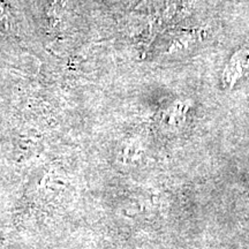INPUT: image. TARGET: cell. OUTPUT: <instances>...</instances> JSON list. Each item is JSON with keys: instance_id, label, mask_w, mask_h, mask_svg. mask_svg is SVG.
<instances>
[{"instance_id": "6da1fadb", "label": "cell", "mask_w": 249, "mask_h": 249, "mask_svg": "<svg viewBox=\"0 0 249 249\" xmlns=\"http://www.w3.org/2000/svg\"><path fill=\"white\" fill-rule=\"evenodd\" d=\"M249 71V48H241L230 57L224 66L222 82L226 88L232 89L239 80Z\"/></svg>"}, {"instance_id": "7a4b0ae2", "label": "cell", "mask_w": 249, "mask_h": 249, "mask_svg": "<svg viewBox=\"0 0 249 249\" xmlns=\"http://www.w3.org/2000/svg\"><path fill=\"white\" fill-rule=\"evenodd\" d=\"M203 31L197 29H186L177 31L171 38L167 48V54H178L181 52H186L192 46H194L198 40L202 39Z\"/></svg>"}, {"instance_id": "3957f363", "label": "cell", "mask_w": 249, "mask_h": 249, "mask_svg": "<svg viewBox=\"0 0 249 249\" xmlns=\"http://www.w3.org/2000/svg\"><path fill=\"white\" fill-rule=\"evenodd\" d=\"M189 107H191L189 101H186V99L176 101L165 110L163 124L171 129H177L181 127L186 121V116Z\"/></svg>"}]
</instances>
